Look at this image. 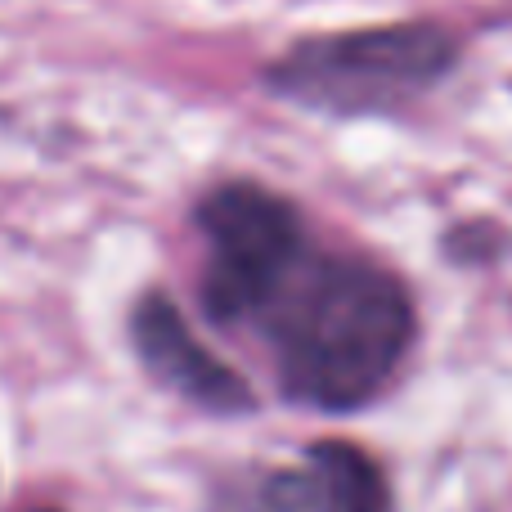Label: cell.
Segmentation results:
<instances>
[{
  "label": "cell",
  "instance_id": "obj_4",
  "mask_svg": "<svg viewBox=\"0 0 512 512\" xmlns=\"http://www.w3.org/2000/svg\"><path fill=\"white\" fill-rule=\"evenodd\" d=\"M216 512H391V486L360 445L315 441L297 468L248 472L225 486Z\"/></svg>",
  "mask_w": 512,
  "mask_h": 512
},
{
  "label": "cell",
  "instance_id": "obj_1",
  "mask_svg": "<svg viewBox=\"0 0 512 512\" xmlns=\"http://www.w3.org/2000/svg\"><path fill=\"white\" fill-rule=\"evenodd\" d=\"M288 400L346 414L378 396L414 346L405 283L364 256H315L297 265L265 310Z\"/></svg>",
  "mask_w": 512,
  "mask_h": 512
},
{
  "label": "cell",
  "instance_id": "obj_5",
  "mask_svg": "<svg viewBox=\"0 0 512 512\" xmlns=\"http://www.w3.org/2000/svg\"><path fill=\"white\" fill-rule=\"evenodd\" d=\"M131 337L153 378L167 382L185 400H194L198 409H207V414H248V409H256L252 387L189 333L185 315L167 292H144L135 301Z\"/></svg>",
  "mask_w": 512,
  "mask_h": 512
},
{
  "label": "cell",
  "instance_id": "obj_7",
  "mask_svg": "<svg viewBox=\"0 0 512 512\" xmlns=\"http://www.w3.org/2000/svg\"><path fill=\"white\" fill-rule=\"evenodd\" d=\"M27 512H59V508H27Z\"/></svg>",
  "mask_w": 512,
  "mask_h": 512
},
{
  "label": "cell",
  "instance_id": "obj_6",
  "mask_svg": "<svg viewBox=\"0 0 512 512\" xmlns=\"http://www.w3.org/2000/svg\"><path fill=\"white\" fill-rule=\"evenodd\" d=\"M508 248V234L495 230L490 221H472V225H459V230L445 239V252L459 256V261H490V256H499Z\"/></svg>",
  "mask_w": 512,
  "mask_h": 512
},
{
  "label": "cell",
  "instance_id": "obj_3",
  "mask_svg": "<svg viewBox=\"0 0 512 512\" xmlns=\"http://www.w3.org/2000/svg\"><path fill=\"white\" fill-rule=\"evenodd\" d=\"M198 230L207 239L203 310L216 324L261 319L310 256L297 207L252 180L216 185L198 203Z\"/></svg>",
  "mask_w": 512,
  "mask_h": 512
},
{
  "label": "cell",
  "instance_id": "obj_2",
  "mask_svg": "<svg viewBox=\"0 0 512 512\" xmlns=\"http://www.w3.org/2000/svg\"><path fill=\"white\" fill-rule=\"evenodd\" d=\"M459 59V41L436 23H391L297 41L274 59L270 86L328 113H387L432 90Z\"/></svg>",
  "mask_w": 512,
  "mask_h": 512
}]
</instances>
